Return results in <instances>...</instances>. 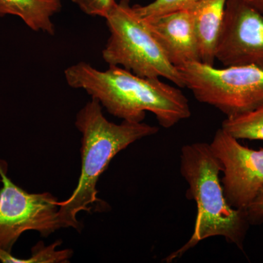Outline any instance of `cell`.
Instances as JSON below:
<instances>
[{"label": "cell", "instance_id": "10", "mask_svg": "<svg viewBox=\"0 0 263 263\" xmlns=\"http://www.w3.org/2000/svg\"><path fill=\"white\" fill-rule=\"evenodd\" d=\"M228 0H202L191 8L200 62L214 65Z\"/></svg>", "mask_w": 263, "mask_h": 263}, {"label": "cell", "instance_id": "16", "mask_svg": "<svg viewBox=\"0 0 263 263\" xmlns=\"http://www.w3.org/2000/svg\"><path fill=\"white\" fill-rule=\"evenodd\" d=\"M241 1L263 14V0H241Z\"/></svg>", "mask_w": 263, "mask_h": 263}, {"label": "cell", "instance_id": "11", "mask_svg": "<svg viewBox=\"0 0 263 263\" xmlns=\"http://www.w3.org/2000/svg\"><path fill=\"white\" fill-rule=\"evenodd\" d=\"M62 8L61 0H0V16L16 15L35 32L53 35L51 18Z\"/></svg>", "mask_w": 263, "mask_h": 263}, {"label": "cell", "instance_id": "15", "mask_svg": "<svg viewBox=\"0 0 263 263\" xmlns=\"http://www.w3.org/2000/svg\"><path fill=\"white\" fill-rule=\"evenodd\" d=\"M250 226H259L263 223V187L253 202L246 210Z\"/></svg>", "mask_w": 263, "mask_h": 263}, {"label": "cell", "instance_id": "3", "mask_svg": "<svg viewBox=\"0 0 263 263\" xmlns=\"http://www.w3.org/2000/svg\"><path fill=\"white\" fill-rule=\"evenodd\" d=\"M76 126L82 134L81 176L72 195L59 202V215L62 228L78 229V214L89 212L98 201L97 183L114 157L138 140L157 134L159 128L143 122H109L101 104L93 98L78 113Z\"/></svg>", "mask_w": 263, "mask_h": 263}, {"label": "cell", "instance_id": "8", "mask_svg": "<svg viewBox=\"0 0 263 263\" xmlns=\"http://www.w3.org/2000/svg\"><path fill=\"white\" fill-rule=\"evenodd\" d=\"M216 60L224 67L263 69V14L241 0H228Z\"/></svg>", "mask_w": 263, "mask_h": 263}, {"label": "cell", "instance_id": "6", "mask_svg": "<svg viewBox=\"0 0 263 263\" xmlns=\"http://www.w3.org/2000/svg\"><path fill=\"white\" fill-rule=\"evenodd\" d=\"M0 176V250L11 254L24 232L34 230L48 237L62 228L56 197L49 193H27L7 176L1 164Z\"/></svg>", "mask_w": 263, "mask_h": 263}, {"label": "cell", "instance_id": "7", "mask_svg": "<svg viewBox=\"0 0 263 263\" xmlns=\"http://www.w3.org/2000/svg\"><path fill=\"white\" fill-rule=\"evenodd\" d=\"M209 144L222 166L221 182L228 203L247 210L263 187V148L243 146L221 128Z\"/></svg>", "mask_w": 263, "mask_h": 263}, {"label": "cell", "instance_id": "9", "mask_svg": "<svg viewBox=\"0 0 263 263\" xmlns=\"http://www.w3.org/2000/svg\"><path fill=\"white\" fill-rule=\"evenodd\" d=\"M145 20L173 65L200 62L192 9Z\"/></svg>", "mask_w": 263, "mask_h": 263}, {"label": "cell", "instance_id": "4", "mask_svg": "<svg viewBox=\"0 0 263 263\" xmlns=\"http://www.w3.org/2000/svg\"><path fill=\"white\" fill-rule=\"evenodd\" d=\"M105 19L110 32L103 51L105 62L141 77H162L185 87L179 69L170 62L146 20L137 13L129 0L116 2Z\"/></svg>", "mask_w": 263, "mask_h": 263}, {"label": "cell", "instance_id": "2", "mask_svg": "<svg viewBox=\"0 0 263 263\" xmlns=\"http://www.w3.org/2000/svg\"><path fill=\"white\" fill-rule=\"evenodd\" d=\"M222 170L209 143L197 142L181 148L180 173L188 183L186 198L196 203V219L190 239L167 255L164 262L181 258L200 241L212 237H224L228 243L243 251L251 226L246 211L228 203L219 178Z\"/></svg>", "mask_w": 263, "mask_h": 263}, {"label": "cell", "instance_id": "14", "mask_svg": "<svg viewBox=\"0 0 263 263\" xmlns=\"http://www.w3.org/2000/svg\"><path fill=\"white\" fill-rule=\"evenodd\" d=\"M86 14L105 18L115 4V0H72Z\"/></svg>", "mask_w": 263, "mask_h": 263}, {"label": "cell", "instance_id": "5", "mask_svg": "<svg viewBox=\"0 0 263 263\" xmlns=\"http://www.w3.org/2000/svg\"><path fill=\"white\" fill-rule=\"evenodd\" d=\"M197 101L212 105L227 117L263 103V69L252 65L216 68L200 62L177 67Z\"/></svg>", "mask_w": 263, "mask_h": 263}, {"label": "cell", "instance_id": "12", "mask_svg": "<svg viewBox=\"0 0 263 263\" xmlns=\"http://www.w3.org/2000/svg\"><path fill=\"white\" fill-rule=\"evenodd\" d=\"M221 128L238 140L263 141V103L248 111L227 117Z\"/></svg>", "mask_w": 263, "mask_h": 263}, {"label": "cell", "instance_id": "13", "mask_svg": "<svg viewBox=\"0 0 263 263\" xmlns=\"http://www.w3.org/2000/svg\"><path fill=\"white\" fill-rule=\"evenodd\" d=\"M202 0H155L149 4L133 5L142 18L145 19L155 18L179 10L193 8Z\"/></svg>", "mask_w": 263, "mask_h": 263}, {"label": "cell", "instance_id": "1", "mask_svg": "<svg viewBox=\"0 0 263 263\" xmlns=\"http://www.w3.org/2000/svg\"><path fill=\"white\" fill-rule=\"evenodd\" d=\"M109 66L101 71L79 62L66 69V81L71 87L86 91L109 114L123 121L142 122L150 112L168 129L191 116L188 99L178 88L158 78L141 77L119 66Z\"/></svg>", "mask_w": 263, "mask_h": 263}]
</instances>
